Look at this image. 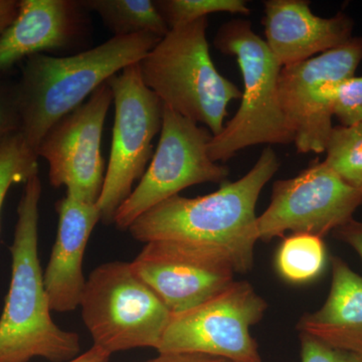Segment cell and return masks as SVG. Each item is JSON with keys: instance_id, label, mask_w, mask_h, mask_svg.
<instances>
[{"instance_id": "1", "label": "cell", "mask_w": 362, "mask_h": 362, "mask_svg": "<svg viewBox=\"0 0 362 362\" xmlns=\"http://www.w3.org/2000/svg\"><path fill=\"white\" fill-rule=\"evenodd\" d=\"M279 168L277 154L267 146L240 180L225 181L204 197H170L143 214L128 230L144 244L168 242L206 250L228 262L235 273H249L259 240L257 202Z\"/></svg>"}, {"instance_id": "2", "label": "cell", "mask_w": 362, "mask_h": 362, "mask_svg": "<svg viewBox=\"0 0 362 362\" xmlns=\"http://www.w3.org/2000/svg\"><path fill=\"white\" fill-rule=\"evenodd\" d=\"M42 181L33 175L25 183L11 246L13 268L8 294L0 317V362H28L42 357L66 362L80 356L78 333L54 322L39 259Z\"/></svg>"}, {"instance_id": "3", "label": "cell", "mask_w": 362, "mask_h": 362, "mask_svg": "<svg viewBox=\"0 0 362 362\" xmlns=\"http://www.w3.org/2000/svg\"><path fill=\"white\" fill-rule=\"evenodd\" d=\"M162 37L152 33L113 37L69 57L35 54L16 82L21 135L33 150L54 123L85 103L124 69L139 63Z\"/></svg>"}, {"instance_id": "4", "label": "cell", "mask_w": 362, "mask_h": 362, "mask_svg": "<svg viewBox=\"0 0 362 362\" xmlns=\"http://www.w3.org/2000/svg\"><path fill=\"white\" fill-rule=\"evenodd\" d=\"M207 25L204 18L171 28L138 66L143 83L162 103L216 136L225 127L228 104L242 92L216 70Z\"/></svg>"}, {"instance_id": "5", "label": "cell", "mask_w": 362, "mask_h": 362, "mask_svg": "<svg viewBox=\"0 0 362 362\" xmlns=\"http://www.w3.org/2000/svg\"><path fill=\"white\" fill-rule=\"evenodd\" d=\"M214 45L221 54L237 59L244 90L239 110L209 143L211 160H230L240 150L254 145L294 142L279 99L282 68L265 40L254 32L252 23L240 18L223 23L214 37Z\"/></svg>"}, {"instance_id": "6", "label": "cell", "mask_w": 362, "mask_h": 362, "mask_svg": "<svg viewBox=\"0 0 362 362\" xmlns=\"http://www.w3.org/2000/svg\"><path fill=\"white\" fill-rule=\"evenodd\" d=\"M80 307L95 346L111 356L142 347L157 350L173 314L131 263L120 261L92 271Z\"/></svg>"}, {"instance_id": "7", "label": "cell", "mask_w": 362, "mask_h": 362, "mask_svg": "<svg viewBox=\"0 0 362 362\" xmlns=\"http://www.w3.org/2000/svg\"><path fill=\"white\" fill-rule=\"evenodd\" d=\"M268 304L247 281L225 289L189 310L171 314L158 354L189 352L230 362H262L251 328L263 319Z\"/></svg>"}, {"instance_id": "8", "label": "cell", "mask_w": 362, "mask_h": 362, "mask_svg": "<svg viewBox=\"0 0 362 362\" xmlns=\"http://www.w3.org/2000/svg\"><path fill=\"white\" fill-rule=\"evenodd\" d=\"M107 83L113 94L115 119L108 168L97 206L101 221L109 225L153 156L152 142L161 131L164 104L143 83L138 64L124 69Z\"/></svg>"}, {"instance_id": "9", "label": "cell", "mask_w": 362, "mask_h": 362, "mask_svg": "<svg viewBox=\"0 0 362 362\" xmlns=\"http://www.w3.org/2000/svg\"><path fill=\"white\" fill-rule=\"evenodd\" d=\"M211 138L206 127L164 105L156 152L140 182L117 211V228L128 230L143 214L185 188L228 181V168L209 156Z\"/></svg>"}, {"instance_id": "10", "label": "cell", "mask_w": 362, "mask_h": 362, "mask_svg": "<svg viewBox=\"0 0 362 362\" xmlns=\"http://www.w3.org/2000/svg\"><path fill=\"white\" fill-rule=\"evenodd\" d=\"M362 61V37L281 69L279 99L299 153L325 152L338 86L354 77Z\"/></svg>"}, {"instance_id": "11", "label": "cell", "mask_w": 362, "mask_h": 362, "mask_svg": "<svg viewBox=\"0 0 362 362\" xmlns=\"http://www.w3.org/2000/svg\"><path fill=\"white\" fill-rule=\"evenodd\" d=\"M362 194L349 187L324 161L314 160L295 177L274 182L268 209L258 216L259 240L286 232L325 237L354 218Z\"/></svg>"}, {"instance_id": "12", "label": "cell", "mask_w": 362, "mask_h": 362, "mask_svg": "<svg viewBox=\"0 0 362 362\" xmlns=\"http://www.w3.org/2000/svg\"><path fill=\"white\" fill-rule=\"evenodd\" d=\"M112 103L113 94L106 82L85 103L54 123L35 149L37 157L49 164L52 187H65L66 194L78 201L97 204L101 195L102 135Z\"/></svg>"}, {"instance_id": "13", "label": "cell", "mask_w": 362, "mask_h": 362, "mask_svg": "<svg viewBox=\"0 0 362 362\" xmlns=\"http://www.w3.org/2000/svg\"><path fill=\"white\" fill-rule=\"evenodd\" d=\"M131 265L173 314L204 303L235 281V271L225 259L175 243L145 244Z\"/></svg>"}, {"instance_id": "14", "label": "cell", "mask_w": 362, "mask_h": 362, "mask_svg": "<svg viewBox=\"0 0 362 362\" xmlns=\"http://www.w3.org/2000/svg\"><path fill=\"white\" fill-rule=\"evenodd\" d=\"M88 16L82 0H20L0 33V76L35 54L77 47L88 35Z\"/></svg>"}, {"instance_id": "15", "label": "cell", "mask_w": 362, "mask_h": 362, "mask_svg": "<svg viewBox=\"0 0 362 362\" xmlns=\"http://www.w3.org/2000/svg\"><path fill=\"white\" fill-rule=\"evenodd\" d=\"M265 42L281 68L330 51L351 40L354 21L346 13L320 18L306 0L264 2Z\"/></svg>"}, {"instance_id": "16", "label": "cell", "mask_w": 362, "mask_h": 362, "mask_svg": "<svg viewBox=\"0 0 362 362\" xmlns=\"http://www.w3.org/2000/svg\"><path fill=\"white\" fill-rule=\"evenodd\" d=\"M58 233L44 274L45 292L52 311L66 313L80 306L86 279L83 259L93 230L101 221L96 204L66 194L56 206Z\"/></svg>"}, {"instance_id": "17", "label": "cell", "mask_w": 362, "mask_h": 362, "mask_svg": "<svg viewBox=\"0 0 362 362\" xmlns=\"http://www.w3.org/2000/svg\"><path fill=\"white\" fill-rule=\"evenodd\" d=\"M302 334L362 357V277L339 257L331 258V285L320 309L297 324Z\"/></svg>"}, {"instance_id": "18", "label": "cell", "mask_w": 362, "mask_h": 362, "mask_svg": "<svg viewBox=\"0 0 362 362\" xmlns=\"http://www.w3.org/2000/svg\"><path fill=\"white\" fill-rule=\"evenodd\" d=\"M89 13H96L114 37L152 33L163 37L170 28L151 0H82Z\"/></svg>"}, {"instance_id": "19", "label": "cell", "mask_w": 362, "mask_h": 362, "mask_svg": "<svg viewBox=\"0 0 362 362\" xmlns=\"http://www.w3.org/2000/svg\"><path fill=\"white\" fill-rule=\"evenodd\" d=\"M275 262L278 273L288 282L302 284L315 280L326 265L323 238L311 233H293L281 243Z\"/></svg>"}, {"instance_id": "20", "label": "cell", "mask_w": 362, "mask_h": 362, "mask_svg": "<svg viewBox=\"0 0 362 362\" xmlns=\"http://www.w3.org/2000/svg\"><path fill=\"white\" fill-rule=\"evenodd\" d=\"M325 152L324 162L362 194V123L333 127Z\"/></svg>"}, {"instance_id": "21", "label": "cell", "mask_w": 362, "mask_h": 362, "mask_svg": "<svg viewBox=\"0 0 362 362\" xmlns=\"http://www.w3.org/2000/svg\"><path fill=\"white\" fill-rule=\"evenodd\" d=\"M39 175V157L21 132L0 140V220L9 188Z\"/></svg>"}, {"instance_id": "22", "label": "cell", "mask_w": 362, "mask_h": 362, "mask_svg": "<svg viewBox=\"0 0 362 362\" xmlns=\"http://www.w3.org/2000/svg\"><path fill=\"white\" fill-rule=\"evenodd\" d=\"M154 2L170 30L207 18L209 14L249 16L251 13L245 0H157Z\"/></svg>"}, {"instance_id": "23", "label": "cell", "mask_w": 362, "mask_h": 362, "mask_svg": "<svg viewBox=\"0 0 362 362\" xmlns=\"http://www.w3.org/2000/svg\"><path fill=\"white\" fill-rule=\"evenodd\" d=\"M333 114L342 126L362 123V76H354L338 86Z\"/></svg>"}, {"instance_id": "24", "label": "cell", "mask_w": 362, "mask_h": 362, "mask_svg": "<svg viewBox=\"0 0 362 362\" xmlns=\"http://www.w3.org/2000/svg\"><path fill=\"white\" fill-rule=\"evenodd\" d=\"M301 362H362V357L333 349L316 338L300 333Z\"/></svg>"}, {"instance_id": "25", "label": "cell", "mask_w": 362, "mask_h": 362, "mask_svg": "<svg viewBox=\"0 0 362 362\" xmlns=\"http://www.w3.org/2000/svg\"><path fill=\"white\" fill-rule=\"evenodd\" d=\"M21 131L16 83L0 78V140Z\"/></svg>"}, {"instance_id": "26", "label": "cell", "mask_w": 362, "mask_h": 362, "mask_svg": "<svg viewBox=\"0 0 362 362\" xmlns=\"http://www.w3.org/2000/svg\"><path fill=\"white\" fill-rule=\"evenodd\" d=\"M332 233L335 239L351 247L362 261V221L352 218Z\"/></svg>"}, {"instance_id": "27", "label": "cell", "mask_w": 362, "mask_h": 362, "mask_svg": "<svg viewBox=\"0 0 362 362\" xmlns=\"http://www.w3.org/2000/svg\"><path fill=\"white\" fill-rule=\"evenodd\" d=\"M144 362H230L220 357L206 356L202 354H189V352H170L159 354L156 358Z\"/></svg>"}, {"instance_id": "28", "label": "cell", "mask_w": 362, "mask_h": 362, "mask_svg": "<svg viewBox=\"0 0 362 362\" xmlns=\"http://www.w3.org/2000/svg\"><path fill=\"white\" fill-rule=\"evenodd\" d=\"M20 0H0V33L13 23L18 13Z\"/></svg>"}, {"instance_id": "29", "label": "cell", "mask_w": 362, "mask_h": 362, "mask_svg": "<svg viewBox=\"0 0 362 362\" xmlns=\"http://www.w3.org/2000/svg\"><path fill=\"white\" fill-rule=\"evenodd\" d=\"M110 357V354L93 345L87 351L83 352L80 356L66 362H109Z\"/></svg>"}]
</instances>
